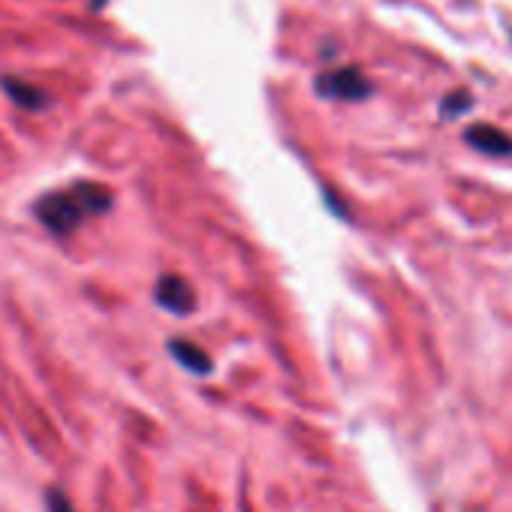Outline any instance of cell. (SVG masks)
Wrapping results in <instances>:
<instances>
[{
  "label": "cell",
  "instance_id": "3957f363",
  "mask_svg": "<svg viewBox=\"0 0 512 512\" xmlns=\"http://www.w3.org/2000/svg\"><path fill=\"white\" fill-rule=\"evenodd\" d=\"M154 296H157V305L160 308H166V311H172V314H190L193 308H196V293H193V287L184 281V278H178V275H163L160 281H157V290H154Z\"/></svg>",
  "mask_w": 512,
  "mask_h": 512
},
{
  "label": "cell",
  "instance_id": "5b68a950",
  "mask_svg": "<svg viewBox=\"0 0 512 512\" xmlns=\"http://www.w3.org/2000/svg\"><path fill=\"white\" fill-rule=\"evenodd\" d=\"M169 353H172V359H175L184 371L199 374V377L211 374V359H208L205 350H199L196 344H190V341H169Z\"/></svg>",
  "mask_w": 512,
  "mask_h": 512
},
{
  "label": "cell",
  "instance_id": "8992f818",
  "mask_svg": "<svg viewBox=\"0 0 512 512\" xmlns=\"http://www.w3.org/2000/svg\"><path fill=\"white\" fill-rule=\"evenodd\" d=\"M4 91L10 94V100L16 103V106H22V109H43L46 103H49V94L46 91H40V88H34V85H28V82H22V79H13V76H7L4 82Z\"/></svg>",
  "mask_w": 512,
  "mask_h": 512
},
{
  "label": "cell",
  "instance_id": "52a82bcc",
  "mask_svg": "<svg viewBox=\"0 0 512 512\" xmlns=\"http://www.w3.org/2000/svg\"><path fill=\"white\" fill-rule=\"evenodd\" d=\"M46 506H49V512H76L73 509V503L64 497V491H58V488H49L46 491Z\"/></svg>",
  "mask_w": 512,
  "mask_h": 512
},
{
  "label": "cell",
  "instance_id": "7a4b0ae2",
  "mask_svg": "<svg viewBox=\"0 0 512 512\" xmlns=\"http://www.w3.org/2000/svg\"><path fill=\"white\" fill-rule=\"evenodd\" d=\"M317 94L329 100H362L371 94V82L356 67H344V70L323 73L317 79Z\"/></svg>",
  "mask_w": 512,
  "mask_h": 512
},
{
  "label": "cell",
  "instance_id": "6da1fadb",
  "mask_svg": "<svg viewBox=\"0 0 512 512\" xmlns=\"http://www.w3.org/2000/svg\"><path fill=\"white\" fill-rule=\"evenodd\" d=\"M109 205H112V190L106 184L79 181V184H70V187H61V190L40 196L34 205V214L49 232L70 235L82 223L106 214Z\"/></svg>",
  "mask_w": 512,
  "mask_h": 512
},
{
  "label": "cell",
  "instance_id": "277c9868",
  "mask_svg": "<svg viewBox=\"0 0 512 512\" xmlns=\"http://www.w3.org/2000/svg\"><path fill=\"white\" fill-rule=\"evenodd\" d=\"M464 139H467L476 151H482V154H512V139H509L503 130L491 127V124H473V127L464 133Z\"/></svg>",
  "mask_w": 512,
  "mask_h": 512
}]
</instances>
